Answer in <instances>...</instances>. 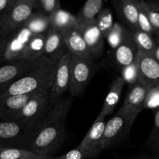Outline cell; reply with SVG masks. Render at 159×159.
<instances>
[{"label": "cell", "mask_w": 159, "mask_h": 159, "mask_svg": "<svg viewBox=\"0 0 159 159\" xmlns=\"http://www.w3.org/2000/svg\"><path fill=\"white\" fill-rule=\"evenodd\" d=\"M72 98L62 97L53 106L37 132L30 151L37 155L50 156L61 145L66 137L67 116Z\"/></svg>", "instance_id": "obj_1"}, {"label": "cell", "mask_w": 159, "mask_h": 159, "mask_svg": "<svg viewBox=\"0 0 159 159\" xmlns=\"http://www.w3.org/2000/svg\"><path fill=\"white\" fill-rule=\"evenodd\" d=\"M57 62L47 58L3 88L0 97L11 95H34L51 88Z\"/></svg>", "instance_id": "obj_2"}, {"label": "cell", "mask_w": 159, "mask_h": 159, "mask_svg": "<svg viewBox=\"0 0 159 159\" xmlns=\"http://www.w3.org/2000/svg\"><path fill=\"white\" fill-rule=\"evenodd\" d=\"M40 128L20 121H0V146L30 151Z\"/></svg>", "instance_id": "obj_3"}, {"label": "cell", "mask_w": 159, "mask_h": 159, "mask_svg": "<svg viewBox=\"0 0 159 159\" xmlns=\"http://www.w3.org/2000/svg\"><path fill=\"white\" fill-rule=\"evenodd\" d=\"M98 69L93 59H85L71 55L70 61L69 90L71 97H79Z\"/></svg>", "instance_id": "obj_4"}, {"label": "cell", "mask_w": 159, "mask_h": 159, "mask_svg": "<svg viewBox=\"0 0 159 159\" xmlns=\"http://www.w3.org/2000/svg\"><path fill=\"white\" fill-rule=\"evenodd\" d=\"M136 118L134 116L118 111L113 118L107 121L100 144L102 151L120 144L130 133Z\"/></svg>", "instance_id": "obj_5"}, {"label": "cell", "mask_w": 159, "mask_h": 159, "mask_svg": "<svg viewBox=\"0 0 159 159\" xmlns=\"http://www.w3.org/2000/svg\"><path fill=\"white\" fill-rule=\"evenodd\" d=\"M50 89L30 98L16 121L40 127L49 112Z\"/></svg>", "instance_id": "obj_6"}, {"label": "cell", "mask_w": 159, "mask_h": 159, "mask_svg": "<svg viewBox=\"0 0 159 159\" xmlns=\"http://www.w3.org/2000/svg\"><path fill=\"white\" fill-rule=\"evenodd\" d=\"M34 9L33 5L19 2L10 10L0 15V40L10 36L21 26Z\"/></svg>", "instance_id": "obj_7"}, {"label": "cell", "mask_w": 159, "mask_h": 159, "mask_svg": "<svg viewBox=\"0 0 159 159\" xmlns=\"http://www.w3.org/2000/svg\"><path fill=\"white\" fill-rule=\"evenodd\" d=\"M33 34H34L23 24L11 34L8 37L6 44L2 54L0 64L23 60L26 46Z\"/></svg>", "instance_id": "obj_8"}, {"label": "cell", "mask_w": 159, "mask_h": 159, "mask_svg": "<svg viewBox=\"0 0 159 159\" xmlns=\"http://www.w3.org/2000/svg\"><path fill=\"white\" fill-rule=\"evenodd\" d=\"M71 57V53L66 51L61 58L57 62L53 83L50 89L49 111L53 106L61 99L64 93L69 89Z\"/></svg>", "instance_id": "obj_9"}, {"label": "cell", "mask_w": 159, "mask_h": 159, "mask_svg": "<svg viewBox=\"0 0 159 159\" xmlns=\"http://www.w3.org/2000/svg\"><path fill=\"white\" fill-rule=\"evenodd\" d=\"M135 62L139 70V81L148 89L159 85V63L153 54L138 51Z\"/></svg>", "instance_id": "obj_10"}, {"label": "cell", "mask_w": 159, "mask_h": 159, "mask_svg": "<svg viewBox=\"0 0 159 159\" xmlns=\"http://www.w3.org/2000/svg\"><path fill=\"white\" fill-rule=\"evenodd\" d=\"M48 57L43 56L39 59L20 60L4 64L0 67V89L3 88L15 79L34 67L43 63Z\"/></svg>", "instance_id": "obj_11"}, {"label": "cell", "mask_w": 159, "mask_h": 159, "mask_svg": "<svg viewBox=\"0 0 159 159\" xmlns=\"http://www.w3.org/2000/svg\"><path fill=\"white\" fill-rule=\"evenodd\" d=\"M79 27L93 59L102 54L104 48V37L96 24V19L79 23Z\"/></svg>", "instance_id": "obj_12"}, {"label": "cell", "mask_w": 159, "mask_h": 159, "mask_svg": "<svg viewBox=\"0 0 159 159\" xmlns=\"http://www.w3.org/2000/svg\"><path fill=\"white\" fill-rule=\"evenodd\" d=\"M147 93L148 89L140 81L130 85L124 103L118 111L138 117L144 109L143 106Z\"/></svg>", "instance_id": "obj_13"}, {"label": "cell", "mask_w": 159, "mask_h": 159, "mask_svg": "<svg viewBox=\"0 0 159 159\" xmlns=\"http://www.w3.org/2000/svg\"><path fill=\"white\" fill-rule=\"evenodd\" d=\"M138 51L133 33L127 27L124 40L115 49L113 55L115 64L120 69H121L127 65L134 63Z\"/></svg>", "instance_id": "obj_14"}, {"label": "cell", "mask_w": 159, "mask_h": 159, "mask_svg": "<svg viewBox=\"0 0 159 159\" xmlns=\"http://www.w3.org/2000/svg\"><path fill=\"white\" fill-rule=\"evenodd\" d=\"M34 95H11L0 97V119L2 121L16 120L22 109Z\"/></svg>", "instance_id": "obj_15"}, {"label": "cell", "mask_w": 159, "mask_h": 159, "mask_svg": "<svg viewBox=\"0 0 159 159\" xmlns=\"http://www.w3.org/2000/svg\"><path fill=\"white\" fill-rule=\"evenodd\" d=\"M66 49L71 55L85 59H93L79 26L62 31Z\"/></svg>", "instance_id": "obj_16"}, {"label": "cell", "mask_w": 159, "mask_h": 159, "mask_svg": "<svg viewBox=\"0 0 159 159\" xmlns=\"http://www.w3.org/2000/svg\"><path fill=\"white\" fill-rule=\"evenodd\" d=\"M120 18L130 30L138 29L140 0H112Z\"/></svg>", "instance_id": "obj_17"}, {"label": "cell", "mask_w": 159, "mask_h": 159, "mask_svg": "<svg viewBox=\"0 0 159 159\" xmlns=\"http://www.w3.org/2000/svg\"><path fill=\"white\" fill-rule=\"evenodd\" d=\"M67 51L62 33L51 27L45 34L44 56L57 62Z\"/></svg>", "instance_id": "obj_18"}, {"label": "cell", "mask_w": 159, "mask_h": 159, "mask_svg": "<svg viewBox=\"0 0 159 159\" xmlns=\"http://www.w3.org/2000/svg\"><path fill=\"white\" fill-rule=\"evenodd\" d=\"M106 124L107 121L105 120V117L98 116L93 122L92 127H90L88 133L86 134L82 142L78 145V147L88 150L99 149L102 151L100 144L103 136Z\"/></svg>", "instance_id": "obj_19"}, {"label": "cell", "mask_w": 159, "mask_h": 159, "mask_svg": "<svg viewBox=\"0 0 159 159\" xmlns=\"http://www.w3.org/2000/svg\"><path fill=\"white\" fill-rule=\"evenodd\" d=\"M124 81L120 76H118L113 82L110 90L107 93L106 99L104 100L102 110L98 116L106 117L108 115L111 114L114 110L115 107L119 102L124 86Z\"/></svg>", "instance_id": "obj_20"}, {"label": "cell", "mask_w": 159, "mask_h": 159, "mask_svg": "<svg viewBox=\"0 0 159 159\" xmlns=\"http://www.w3.org/2000/svg\"><path fill=\"white\" fill-rule=\"evenodd\" d=\"M51 27L62 32L66 30L78 26L79 24L77 16H75L68 11L61 8L56 9L49 15Z\"/></svg>", "instance_id": "obj_21"}, {"label": "cell", "mask_w": 159, "mask_h": 159, "mask_svg": "<svg viewBox=\"0 0 159 159\" xmlns=\"http://www.w3.org/2000/svg\"><path fill=\"white\" fill-rule=\"evenodd\" d=\"M23 25L34 34H44L51 28L49 16L40 11L33 12Z\"/></svg>", "instance_id": "obj_22"}, {"label": "cell", "mask_w": 159, "mask_h": 159, "mask_svg": "<svg viewBox=\"0 0 159 159\" xmlns=\"http://www.w3.org/2000/svg\"><path fill=\"white\" fill-rule=\"evenodd\" d=\"M45 34H33L26 46L23 60L39 59L44 56Z\"/></svg>", "instance_id": "obj_23"}, {"label": "cell", "mask_w": 159, "mask_h": 159, "mask_svg": "<svg viewBox=\"0 0 159 159\" xmlns=\"http://www.w3.org/2000/svg\"><path fill=\"white\" fill-rule=\"evenodd\" d=\"M131 31L133 33L134 39L138 51L147 54H153L156 46V40H155L154 36L141 31L139 29Z\"/></svg>", "instance_id": "obj_24"}, {"label": "cell", "mask_w": 159, "mask_h": 159, "mask_svg": "<svg viewBox=\"0 0 159 159\" xmlns=\"http://www.w3.org/2000/svg\"><path fill=\"white\" fill-rule=\"evenodd\" d=\"M103 0H87L79 12L77 18L79 23H84L96 19L102 9Z\"/></svg>", "instance_id": "obj_25"}, {"label": "cell", "mask_w": 159, "mask_h": 159, "mask_svg": "<svg viewBox=\"0 0 159 159\" xmlns=\"http://www.w3.org/2000/svg\"><path fill=\"white\" fill-rule=\"evenodd\" d=\"M102 152L99 149H93V150H88V149L81 148L79 147H76L75 148L69 151L65 155L61 156L51 158L48 156L47 159H90L95 158L99 156L100 152Z\"/></svg>", "instance_id": "obj_26"}, {"label": "cell", "mask_w": 159, "mask_h": 159, "mask_svg": "<svg viewBox=\"0 0 159 159\" xmlns=\"http://www.w3.org/2000/svg\"><path fill=\"white\" fill-rule=\"evenodd\" d=\"M37 155L32 151L0 146V159H30Z\"/></svg>", "instance_id": "obj_27"}, {"label": "cell", "mask_w": 159, "mask_h": 159, "mask_svg": "<svg viewBox=\"0 0 159 159\" xmlns=\"http://www.w3.org/2000/svg\"><path fill=\"white\" fill-rule=\"evenodd\" d=\"M127 27L120 23H114L105 38L113 49H116L123 41Z\"/></svg>", "instance_id": "obj_28"}, {"label": "cell", "mask_w": 159, "mask_h": 159, "mask_svg": "<svg viewBox=\"0 0 159 159\" xmlns=\"http://www.w3.org/2000/svg\"><path fill=\"white\" fill-rule=\"evenodd\" d=\"M96 21L98 28L105 38L114 23H113V14H112L110 9H107V8L102 9V10L96 16Z\"/></svg>", "instance_id": "obj_29"}, {"label": "cell", "mask_w": 159, "mask_h": 159, "mask_svg": "<svg viewBox=\"0 0 159 159\" xmlns=\"http://www.w3.org/2000/svg\"><path fill=\"white\" fill-rule=\"evenodd\" d=\"M141 2L147 12L151 25L153 28L154 36L156 40H159V7L156 4L146 2L143 0H141Z\"/></svg>", "instance_id": "obj_30"}, {"label": "cell", "mask_w": 159, "mask_h": 159, "mask_svg": "<svg viewBox=\"0 0 159 159\" xmlns=\"http://www.w3.org/2000/svg\"><path fill=\"white\" fill-rule=\"evenodd\" d=\"M120 76L125 83L130 85L137 83L139 81V70L136 62L124 67L120 69Z\"/></svg>", "instance_id": "obj_31"}, {"label": "cell", "mask_w": 159, "mask_h": 159, "mask_svg": "<svg viewBox=\"0 0 159 159\" xmlns=\"http://www.w3.org/2000/svg\"><path fill=\"white\" fill-rule=\"evenodd\" d=\"M147 144L155 153L159 152V110L155 113L153 127L147 140Z\"/></svg>", "instance_id": "obj_32"}, {"label": "cell", "mask_w": 159, "mask_h": 159, "mask_svg": "<svg viewBox=\"0 0 159 159\" xmlns=\"http://www.w3.org/2000/svg\"><path fill=\"white\" fill-rule=\"evenodd\" d=\"M138 29L154 36L153 28H152V25H151L150 20H149L147 12H146L142 2H141V0H140L139 9H138Z\"/></svg>", "instance_id": "obj_33"}, {"label": "cell", "mask_w": 159, "mask_h": 159, "mask_svg": "<svg viewBox=\"0 0 159 159\" xmlns=\"http://www.w3.org/2000/svg\"><path fill=\"white\" fill-rule=\"evenodd\" d=\"M159 107V85L148 89L144 102V109H155Z\"/></svg>", "instance_id": "obj_34"}, {"label": "cell", "mask_w": 159, "mask_h": 159, "mask_svg": "<svg viewBox=\"0 0 159 159\" xmlns=\"http://www.w3.org/2000/svg\"><path fill=\"white\" fill-rule=\"evenodd\" d=\"M37 8L40 9V12L49 16L56 9H60V0H38Z\"/></svg>", "instance_id": "obj_35"}, {"label": "cell", "mask_w": 159, "mask_h": 159, "mask_svg": "<svg viewBox=\"0 0 159 159\" xmlns=\"http://www.w3.org/2000/svg\"><path fill=\"white\" fill-rule=\"evenodd\" d=\"M9 0H0V15L8 12L9 10Z\"/></svg>", "instance_id": "obj_36"}, {"label": "cell", "mask_w": 159, "mask_h": 159, "mask_svg": "<svg viewBox=\"0 0 159 159\" xmlns=\"http://www.w3.org/2000/svg\"><path fill=\"white\" fill-rule=\"evenodd\" d=\"M153 56L159 63V40H156V46H155V51H154Z\"/></svg>", "instance_id": "obj_37"}, {"label": "cell", "mask_w": 159, "mask_h": 159, "mask_svg": "<svg viewBox=\"0 0 159 159\" xmlns=\"http://www.w3.org/2000/svg\"><path fill=\"white\" fill-rule=\"evenodd\" d=\"M8 37H6V38L3 39V40H0V59H1L2 54L3 50H4L5 46H6V42H7Z\"/></svg>", "instance_id": "obj_38"}, {"label": "cell", "mask_w": 159, "mask_h": 159, "mask_svg": "<svg viewBox=\"0 0 159 159\" xmlns=\"http://www.w3.org/2000/svg\"><path fill=\"white\" fill-rule=\"evenodd\" d=\"M23 2L30 3V4L33 5V6H34V9H37L38 0H17L16 2Z\"/></svg>", "instance_id": "obj_39"}, {"label": "cell", "mask_w": 159, "mask_h": 159, "mask_svg": "<svg viewBox=\"0 0 159 159\" xmlns=\"http://www.w3.org/2000/svg\"><path fill=\"white\" fill-rule=\"evenodd\" d=\"M9 10L8 11L10 10V9H12L14 6H15V4L16 3L17 0H9Z\"/></svg>", "instance_id": "obj_40"}, {"label": "cell", "mask_w": 159, "mask_h": 159, "mask_svg": "<svg viewBox=\"0 0 159 159\" xmlns=\"http://www.w3.org/2000/svg\"><path fill=\"white\" fill-rule=\"evenodd\" d=\"M48 156H43V155H37L36 156L33 157V158H30V159H47L48 158Z\"/></svg>", "instance_id": "obj_41"}, {"label": "cell", "mask_w": 159, "mask_h": 159, "mask_svg": "<svg viewBox=\"0 0 159 159\" xmlns=\"http://www.w3.org/2000/svg\"><path fill=\"white\" fill-rule=\"evenodd\" d=\"M152 159H159V152H156V154H155V155Z\"/></svg>", "instance_id": "obj_42"}, {"label": "cell", "mask_w": 159, "mask_h": 159, "mask_svg": "<svg viewBox=\"0 0 159 159\" xmlns=\"http://www.w3.org/2000/svg\"><path fill=\"white\" fill-rule=\"evenodd\" d=\"M135 159H150V158H147V157L142 156V157H139V158H135Z\"/></svg>", "instance_id": "obj_43"}]
</instances>
